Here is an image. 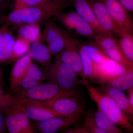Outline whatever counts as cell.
<instances>
[{"instance_id": "cell-1", "label": "cell", "mask_w": 133, "mask_h": 133, "mask_svg": "<svg viewBox=\"0 0 133 133\" xmlns=\"http://www.w3.org/2000/svg\"><path fill=\"white\" fill-rule=\"evenodd\" d=\"M71 6L72 0H51L40 6L13 10L9 14L0 15V24L16 26L22 23H37L41 26Z\"/></svg>"}, {"instance_id": "cell-2", "label": "cell", "mask_w": 133, "mask_h": 133, "mask_svg": "<svg viewBox=\"0 0 133 133\" xmlns=\"http://www.w3.org/2000/svg\"><path fill=\"white\" fill-rule=\"evenodd\" d=\"M91 98L97 105L98 108L114 124L129 133L133 132L132 122L111 98L99 89L91 85L88 82L84 85Z\"/></svg>"}, {"instance_id": "cell-3", "label": "cell", "mask_w": 133, "mask_h": 133, "mask_svg": "<svg viewBox=\"0 0 133 133\" xmlns=\"http://www.w3.org/2000/svg\"><path fill=\"white\" fill-rule=\"evenodd\" d=\"M54 62L49 65L43 67L42 70L45 80L62 88L68 90L77 88L79 84L84 85L87 81L79 79L78 75L71 67L61 60L59 55L55 56Z\"/></svg>"}, {"instance_id": "cell-4", "label": "cell", "mask_w": 133, "mask_h": 133, "mask_svg": "<svg viewBox=\"0 0 133 133\" xmlns=\"http://www.w3.org/2000/svg\"><path fill=\"white\" fill-rule=\"evenodd\" d=\"M15 96L38 101H45L61 98L80 97L77 89L68 90L56 84L48 83L40 84L33 88L26 90L17 88L13 92Z\"/></svg>"}, {"instance_id": "cell-5", "label": "cell", "mask_w": 133, "mask_h": 133, "mask_svg": "<svg viewBox=\"0 0 133 133\" xmlns=\"http://www.w3.org/2000/svg\"><path fill=\"white\" fill-rule=\"evenodd\" d=\"M5 128L10 133H37L18 102L3 113Z\"/></svg>"}, {"instance_id": "cell-6", "label": "cell", "mask_w": 133, "mask_h": 133, "mask_svg": "<svg viewBox=\"0 0 133 133\" xmlns=\"http://www.w3.org/2000/svg\"><path fill=\"white\" fill-rule=\"evenodd\" d=\"M64 47L59 54V57L63 62L71 67L82 79L85 80L83 74L82 60L79 52L81 42L69 31L64 30Z\"/></svg>"}, {"instance_id": "cell-7", "label": "cell", "mask_w": 133, "mask_h": 133, "mask_svg": "<svg viewBox=\"0 0 133 133\" xmlns=\"http://www.w3.org/2000/svg\"><path fill=\"white\" fill-rule=\"evenodd\" d=\"M34 101L53 110L59 115L84 116L86 113L85 107L80 97L61 98L45 101Z\"/></svg>"}, {"instance_id": "cell-8", "label": "cell", "mask_w": 133, "mask_h": 133, "mask_svg": "<svg viewBox=\"0 0 133 133\" xmlns=\"http://www.w3.org/2000/svg\"><path fill=\"white\" fill-rule=\"evenodd\" d=\"M70 33L94 40L96 35L90 25L74 10L59 13L54 16Z\"/></svg>"}, {"instance_id": "cell-9", "label": "cell", "mask_w": 133, "mask_h": 133, "mask_svg": "<svg viewBox=\"0 0 133 133\" xmlns=\"http://www.w3.org/2000/svg\"><path fill=\"white\" fill-rule=\"evenodd\" d=\"M83 116H62L52 117L43 121H34L31 124L37 132L55 133L68 129L70 126L78 124Z\"/></svg>"}, {"instance_id": "cell-10", "label": "cell", "mask_w": 133, "mask_h": 133, "mask_svg": "<svg viewBox=\"0 0 133 133\" xmlns=\"http://www.w3.org/2000/svg\"><path fill=\"white\" fill-rule=\"evenodd\" d=\"M44 25V29L41 32V40L43 42L46 43L52 56H56L64 48V30L50 20Z\"/></svg>"}, {"instance_id": "cell-11", "label": "cell", "mask_w": 133, "mask_h": 133, "mask_svg": "<svg viewBox=\"0 0 133 133\" xmlns=\"http://www.w3.org/2000/svg\"><path fill=\"white\" fill-rule=\"evenodd\" d=\"M94 40L105 56L126 68L133 70V63L125 57L118 41L113 36L97 35Z\"/></svg>"}, {"instance_id": "cell-12", "label": "cell", "mask_w": 133, "mask_h": 133, "mask_svg": "<svg viewBox=\"0 0 133 133\" xmlns=\"http://www.w3.org/2000/svg\"><path fill=\"white\" fill-rule=\"evenodd\" d=\"M94 64L95 71L94 82L101 85L127 72L133 70L126 68L108 57L100 63Z\"/></svg>"}, {"instance_id": "cell-13", "label": "cell", "mask_w": 133, "mask_h": 133, "mask_svg": "<svg viewBox=\"0 0 133 133\" xmlns=\"http://www.w3.org/2000/svg\"><path fill=\"white\" fill-rule=\"evenodd\" d=\"M117 26L125 33H133V23L128 12L116 0H99Z\"/></svg>"}, {"instance_id": "cell-14", "label": "cell", "mask_w": 133, "mask_h": 133, "mask_svg": "<svg viewBox=\"0 0 133 133\" xmlns=\"http://www.w3.org/2000/svg\"><path fill=\"white\" fill-rule=\"evenodd\" d=\"M16 98L22 105L25 114L30 119L34 121H43L59 115L53 110L37 103L33 100L19 97Z\"/></svg>"}, {"instance_id": "cell-15", "label": "cell", "mask_w": 133, "mask_h": 133, "mask_svg": "<svg viewBox=\"0 0 133 133\" xmlns=\"http://www.w3.org/2000/svg\"><path fill=\"white\" fill-rule=\"evenodd\" d=\"M88 2L95 13L100 26L104 30L120 37L127 34L123 32L115 24L104 5L101 1L98 0Z\"/></svg>"}, {"instance_id": "cell-16", "label": "cell", "mask_w": 133, "mask_h": 133, "mask_svg": "<svg viewBox=\"0 0 133 133\" xmlns=\"http://www.w3.org/2000/svg\"><path fill=\"white\" fill-rule=\"evenodd\" d=\"M72 6L76 12L91 27L98 35L113 36V35L105 31L100 26L94 12L88 2L85 0H72Z\"/></svg>"}, {"instance_id": "cell-17", "label": "cell", "mask_w": 133, "mask_h": 133, "mask_svg": "<svg viewBox=\"0 0 133 133\" xmlns=\"http://www.w3.org/2000/svg\"><path fill=\"white\" fill-rule=\"evenodd\" d=\"M9 25L2 24L0 28V62L9 64L16 39Z\"/></svg>"}, {"instance_id": "cell-18", "label": "cell", "mask_w": 133, "mask_h": 133, "mask_svg": "<svg viewBox=\"0 0 133 133\" xmlns=\"http://www.w3.org/2000/svg\"><path fill=\"white\" fill-rule=\"evenodd\" d=\"M32 62V58L28 52L16 60L10 73L9 89L12 92L19 87Z\"/></svg>"}, {"instance_id": "cell-19", "label": "cell", "mask_w": 133, "mask_h": 133, "mask_svg": "<svg viewBox=\"0 0 133 133\" xmlns=\"http://www.w3.org/2000/svg\"><path fill=\"white\" fill-rule=\"evenodd\" d=\"M99 89L111 98L131 122H133V111L129 107L127 97L122 91L104 85H101Z\"/></svg>"}, {"instance_id": "cell-20", "label": "cell", "mask_w": 133, "mask_h": 133, "mask_svg": "<svg viewBox=\"0 0 133 133\" xmlns=\"http://www.w3.org/2000/svg\"><path fill=\"white\" fill-rule=\"evenodd\" d=\"M28 52L32 59L43 67L49 66L51 63L52 54L48 46L42 41L30 43Z\"/></svg>"}, {"instance_id": "cell-21", "label": "cell", "mask_w": 133, "mask_h": 133, "mask_svg": "<svg viewBox=\"0 0 133 133\" xmlns=\"http://www.w3.org/2000/svg\"><path fill=\"white\" fill-rule=\"evenodd\" d=\"M18 35L30 43L41 40V26L37 23H22L15 26Z\"/></svg>"}, {"instance_id": "cell-22", "label": "cell", "mask_w": 133, "mask_h": 133, "mask_svg": "<svg viewBox=\"0 0 133 133\" xmlns=\"http://www.w3.org/2000/svg\"><path fill=\"white\" fill-rule=\"evenodd\" d=\"M102 85L121 91L128 90L133 88V70L127 72Z\"/></svg>"}, {"instance_id": "cell-23", "label": "cell", "mask_w": 133, "mask_h": 133, "mask_svg": "<svg viewBox=\"0 0 133 133\" xmlns=\"http://www.w3.org/2000/svg\"><path fill=\"white\" fill-rule=\"evenodd\" d=\"M80 46L94 63H100L107 57L102 52L95 42H81Z\"/></svg>"}, {"instance_id": "cell-24", "label": "cell", "mask_w": 133, "mask_h": 133, "mask_svg": "<svg viewBox=\"0 0 133 133\" xmlns=\"http://www.w3.org/2000/svg\"><path fill=\"white\" fill-rule=\"evenodd\" d=\"M30 43L21 36L16 39L9 64L17 60L28 52Z\"/></svg>"}, {"instance_id": "cell-25", "label": "cell", "mask_w": 133, "mask_h": 133, "mask_svg": "<svg viewBox=\"0 0 133 133\" xmlns=\"http://www.w3.org/2000/svg\"><path fill=\"white\" fill-rule=\"evenodd\" d=\"M79 52L82 60L83 74L85 80L88 83L89 81L94 82L95 71L93 62L83 51L80 46L79 48Z\"/></svg>"}, {"instance_id": "cell-26", "label": "cell", "mask_w": 133, "mask_h": 133, "mask_svg": "<svg viewBox=\"0 0 133 133\" xmlns=\"http://www.w3.org/2000/svg\"><path fill=\"white\" fill-rule=\"evenodd\" d=\"M133 34L127 33L118 41L119 47L125 57L133 63Z\"/></svg>"}, {"instance_id": "cell-27", "label": "cell", "mask_w": 133, "mask_h": 133, "mask_svg": "<svg viewBox=\"0 0 133 133\" xmlns=\"http://www.w3.org/2000/svg\"><path fill=\"white\" fill-rule=\"evenodd\" d=\"M94 115L97 116L102 120L107 128L108 133H124V131L116 126V125L98 108H97Z\"/></svg>"}, {"instance_id": "cell-28", "label": "cell", "mask_w": 133, "mask_h": 133, "mask_svg": "<svg viewBox=\"0 0 133 133\" xmlns=\"http://www.w3.org/2000/svg\"><path fill=\"white\" fill-rule=\"evenodd\" d=\"M18 102L15 95L5 92L0 94V112L3 113Z\"/></svg>"}, {"instance_id": "cell-29", "label": "cell", "mask_w": 133, "mask_h": 133, "mask_svg": "<svg viewBox=\"0 0 133 133\" xmlns=\"http://www.w3.org/2000/svg\"><path fill=\"white\" fill-rule=\"evenodd\" d=\"M26 76L39 84L45 80V76L42 69H40L33 62L29 66Z\"/></svg>"}, {"instance_id": "cell-30", "label": "cell", "mask_w": 133, "mask_h": 133, "mask_svg": "<svg viewBox=\"0 0 133 133\" xmlns=\"http://www.w3.org/2000/svg\"><path fill=\"white\" fill-rule=\"evenodd\" d=\"M51 0H15L14 10L37 6L47 3Z\"/></svg>"}, {"instance_id": "cell-31", "label": "cell", "mask_w": 133, "mask_h": 133, "mask_svg": "<svg viewBox=\"0 0 133 133\" xmlns=\"http://www.w3.org/2000/svg\"><path fill=\"white\" fill-rule=\"evenodd\" d=\"M84 125L88 133H107L106 132L99 128L95 124L94 118L90 115L85 113Z\"/></svg>"}, {"instance_id": "cell-32", "label": "cell", "mask_w": 133, "mask_h": 133, "mask_svg": "<svg viewBox=\"0 0 133 133\" xmlns=\"http://www.w3.org/2000/svg\"><path fill=\"white\" fill-rule=\"evenodd\" d=\"M39 83L36 81H34L31 79L28 76H26L22 80L18 88L23 90H26L30 88H33L38 85Z\"/></svg>"}, {"instance_id": "cell-33", "label": "cell", "mask_w": 133, "mask_h": 133, "mask_svg": "<svg viewBox=\"0 0 133 133\" xmlns=\"http://www.w3.org/2000/svg\"><path fill=\"white\" fill-rule=\"evenodd\" d=\"M128 12H133V0H116Z\"/></svg>"}, {"instance_id": "cell-34", "label": "cell", "mask_w": 133, "mask_h": 133, "mask_svg": "<svg viewBox=\"0 0 133 133\" xmlns=\"http://www.w3.org/2000/svg\"><path fill=\"white\" fill-rule=\"evenodd\" d=\"M94 121L96 125L99 128L101 129L102 130H104L107 133L108 132V129L106 126H105L104 123L102 121V120L97 116L94 115Z\"/></svg>"}, {"instance_id": "cell-35", "label": "cell", "mask_w": 133, "mask_h": 133, "mask_svg": "<svg viewBox=\"0 0 133 133\" xmlns=\"http://www.w3.org/2000/svg\"><path fill=\"white\" fill-rule=\"evenodd\" d=\"M5 128V117L3 114L0 112V133H7Z\"/></svg>"}, {"instance_id": "cell-36", "label": "cell", "mask_w": 133, "mask_h": 133, "mask_svg": "<svg viewBox=\"0 0 133 133\" xmlns=\"http://www.w3.org/2000/svg\"><path fill=\"white\" fill-rule=\"evenodd\" d=\"M128 91V99L129 107L132 111H133V88H130Z\"/></svg>"}, {"instance_id": "cell-37", "label": "cell", "mask_w": 133, "mask_h": 133, "mask_svg": "<svg viewBox=\"0 0 133 133\" xmlns=\"http://www.w3.org/2000/svg\"><path fill=\"white\" fill-rule=\"evenodd\" d=\"M1 64L0 62V85L3 88L5 85V81L3 76V71Z\"/></svg>"}, {"instance_id": "cell-38", "label": "cell", "mask_w": 133, "mask_h": 133, "mask_svg": "<svg viewBox=\"0 0 133 133\" xmlns=\"http://www.w3.org/2000/svg\"><path fill=\"white\" fill-rule=\"evenodd\" d=\"M3 92H4V91L3 90V87L0 85V94Z\"/></svg>"}, {"instance_id": "cell-39", "label": "cell", "mask_w": 133, "mask_h": 133, "mask_svg": "<svg viewBox=\"0 0 133 133\" xmlns=\"http://www.w3.org/2000/svg\"><path fill=\"white\" fill-rule=\"evenodd\" d=\"M3 2L4 0H0V5H3Z\"/></svg>"}, {"instance_id": "cell-40", "label": "cell", "mask_w": 133, "mask_h": 133, "mask_svg": "<svg viewBox=\"0 0 133 133\" xmlns=\"http://www.w3.org/2000/svg\"><path fill=\"white\" fill-rule=\"evenodd\" d=\"M88 2H91L95 1H98V0H85Z\"/></svg>"}, {"instance_id": "cell-41", "label": "cell", "mask_w": 133, "mask_h": 133, "mask_svg": "<svg viewBox=\"0 0 133 133\" xmlns=\"http://www.w3.org/2000/svg\"><path fill=\"white\" fill-rule=\"evenodd\" d=\"M3 5H0V12L2 10V9L3 8Z\"/></svg>"}]
</instances>
